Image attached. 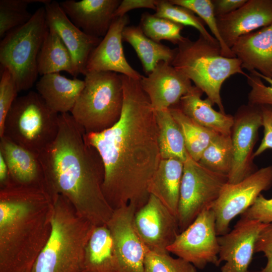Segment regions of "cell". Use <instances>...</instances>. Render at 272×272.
I'll list each match as a JSON object with an SVG mask.
<instances>
[{
  "label": "cell",
  "mask_w": 272,
  "mask_h": 272,
  "mask_svg": "<svg viewBox=\"0 0 272 272\" xmlns=\"http://www.w3.org/2000/svg\"><path fill=\"white\" fill-rule=\"evenodd\" d=\"M174 4L185 7L196 14L210 28L214 37L219 42L222 55L226 57H236L231 49L224 43L218 28L212 0H169Z\"/></svg>",
  "instance_id": "obj_35"
},
{
  "label": "cell",
  "mask_w": 272,
  "mask_h": 272,
  "mask_svg": "<svg viewBox=\"0 0 272 272\" xmlns=\"http://www.w3.org/2000/svg\"><path fill=\"white\" fill-rule=\"evenodd\" d=\"M48 0H1L0 37L3 38L11 30L26 23L33 14L27 11L29 5L44 4Z\"/></svg>",
  "instance_id": "obj_34"
},
{
  "label": "cell",
  "mask_w": 272,
  "mask_h": 272,
  "mask_svg": "<svg viewBox=\"0 0 272 272\" xmlns=\"http://www.w3.org/2000/svg\"><path fill=\"white\" fill-rule=\"evenodd\" d=\"M0 154L7 165L10 183L47 191L44 169L38 154L5 137L0 138Z\"/></svg>",
  "instance_id": "obj_21"
},
{
  "label": "cell",
  "mask_w": 272,
  "mask_h": 272,
  "mask_svg": "<svg viewBox=\"0 0 272 272\" xmlns=\"http://www.w3.org/2000/svg\"><path fill=\"white\" fill-rule=\"evenodd\" d=\"M247 0H212L216 17L230 14L242 7Z\"/></svg>",
  "instance_id": "obj_42"
},
{
  "label": "cell",
  "mask_w": 272,
  "mask_h": 272,
  "mask_svg": "<svg viewBox=\"0 0 272 272\" xmlns=\"http://www.w3.org/2000/svg\"><path fill=\"white\" fill-rule=\"evenodd\" d=\"M133 224L144 245L153 252H169L168 247L179 233L177 217L152 194L136 211Z\"/></svg>",
  "instance_id": "obj_13"
},
{
  "label": "cell",
  "mask_w": 272,
  "mask_h": 272,
  "mask_svg": "<svg viewBox=\"0 0 272 272\" xmlns=\"http://www.w3.org/2000/svg\"><path fill=\"white\" fill-rule=\"evenodd\" d=\"M85 86L71 115L85 133L109 128L119 119L123 104L120 74L112 72H88Z\"/></svg>",
  "instance_id": "obj_7"
},
{
  "label": "cell",
  "mask_w": 272,
  "mask_h": 272,
  "mask_svg": "<svg viewBox=\"0 0 272 272\" xmlns=\"http://www.w3.org/2000/svg\"><path fill=\"white\" fill-rule=\"evenodd\" d=\"M177 46L171 64L205 93L220 112L226 113L221 97V87L231 76L240 74L247 76L241 61L237 57L224 56L219 44L210 42L200 35L194 41L185 37Z\"/></svg>",
  "instance_id": "obj_5"
},
{
  "label": "cell",
  "mask_w": 272,
  "mask_h": 272,
  "mask_svg": "<svg viewBox=\"0 0 272 272\" xmlns=\"http://www.w3.org/2000/svg\"><path fill=\"white\" fill-rule=\"evenodd\" d=\"M38 74L41 76L64 71L74 77L77 76L71 55L57 33L48 28L39 52Z\"/></svg>",
  "instance_id": "obj_28"
},
{
  "label": "cell",
  "mask_w": 272,
  "mask_h": 272,
  "mask_svg": "<svg viewBox=\"0 0 272 272\" xmlns=\"http://www.w3.org/2000/svg\"><path fill=\"white\" fill-rule=\"evenodd\" d=\"M263 127V137L256 151L254 152V158L264 152L272 149V106H260Z\"/></svg>",
  "instance_id": "obj_40"
},
{
  "label": "cell",
  "mask_w": 272,
  "mask_h": 272,
  "mask_svg": "<svg viewBox=\"0 0 272 272\" xmlns=\"http://www.w3.org/2000/svg\"><path fill=\"white\" fill-rule=\"evenodd\" d=\"M48 28L54 31L69 50L77 76L86 74L89 56L102 38L90 36L76 26L59 3L48 0L44 4Z\"/></svg>",
  "instance_id": "obj_16"
},
{
  "label": "cell",
  "mask_w": 272,
  "mask_h": 272,
  "mask_svg": "<svg viewBox=\"0 0 272 272\" xmlns=\"http://www.w3.org/2000/svg\"><path fill=\"white\" fill-rule=\"evenodd\" d=\"M158 0H123L114 14V17H122L133 9H151L156 10Z\"/></svg>",
  "instance_id": "obj_41"
},
{
  "label": "cell",
  "mask_w": 272,
  "mask_h": 272,
  "mask_svg": "<svg viewBox=\"0 0 272 272\" xmlns=\"http://www.w3.org/2000/svg\"><path fill=\"white\" fill-rule=\"evenodd\" d=\"M267 224L241 217L231 231L218 236L221 272H249L257 240Z\"/></svg>",
  "instance_id": "obj_15"
},
{
  "label": "cell",
  "mask_w": 272,
  "mask_h": 272,
  "mask_svg": "<svg viewBox=\"0 0 272 272\" xmlns=\"http://www.w3.org/2000/svg\"><path fill=\"white\" fill-rule=\"evenodd\" d=\"M233 158L231 135L218 134L205 150L198 162L212 171L228 175Z\"/></svg>",
  "instance_id": "obj_31"
},
{
  "label": "cell",
  "mask_w": 272,
  "mask_h": 272,
  "mask_svg": "<svg viewBox=\"0 0 272 272\" xmlns=\"http://www.w3.org/2000/svg\"><path fill=\"white\" fill-rule=\"evenodd\" d=\"M144 272H197L191 263L180 257L174 258L169 252L148 251L144 262Z\"/></svg>",
  "instance_id": "obj_36"
},
{
  "label": "cell",
  "mask_w": 272,
  "mask_h": 272,
  "mask_svg": "<svg viewBox=\"0 0 272 272\" xmlns=\"http://www.w3.org/2000/svg\"><path fill=\"white\" fill-rule=\"evenodd\" d=\"M51 231L31 272H82L85 250L94 227L61 195L52 198Z\"/></svg>",
  "instance_id": "obj_4"
},
{
  "label": "cell",
  "mask_w": 272,
  "mask_h": 272,
  "mask_svg": "<svg viewBox=\"0 0 272 272\" xmlns=\"http://www.w3.org/2000/svg\"><path fill=\"white\" fill-rule=\"evenodd\" d=\"M139 26L147 37L158 43L165 40L178 45L185 38L181 34L183 25L149 12L142 14Z\"/></svg>",
  "instance_id": "obj_32"
},
{
  "label": "cell",
  "mask_w": 272,
  "mask_h": 272,
  "mask_svg": "<svg viewBox=\"0 0 272 272\" xmlns=\"http://www.w3.org/2000/svg\"><path fill=\"white\" fill-rule=\"evenodd\" d=\"M136 211L130 204L114 209L106 224L113 241L118 272H144L145 259L149 250L134 226Z\"/></svg>",
  "instance_id": "obj_14"
},
{
  "label": "cell",
  "mask_w": 272,
  "mask_h": 272,
  "mask_svg": "<svg viewBox=\"0 0 272 272\" xmlns=\"http://www.w3.org/2000/svg\"><path fill=\"white\" fill-rule=\"evenodd\" d=\"M58 129L59 114L32 91L16 98L5 118L0 138L5 137L39 154L54 141Z\"/></svg>",
  "instance_id": "obj_6"
},
{
  "label": "cell",
  "mask_w": 272,
  "mask_h": 272,
  "mask_svg": "<svg viewBox=\"0 0 272 272\" xmlns=\"http://www.w3.org/2000/svg\"><path fill=\"white\" fill-rule=\"evenodd\" d=\"M85 133L71 114H59L56 138L38 155L52 199L64 196L80 216L94 226L102 225L107 223L114 209L103 193L101 159L85 140Z\"/></svg>",
  "instance_id": "obj_2"
},
{
  "label": "cell",
  "mask_w": 272,
  "mask_h": 272,
  "mask_svg": "<svg viewBox=\"0 0 272 272\" xmlns=\"http://www.w3.org/2000/svg\"><path fill=\"white\" fill-rule=\"evenodd\" d=\"M272 248V223L267 224L261 232L256 242L255 253Z\"/></svg>",
  "instance_id": "obj_43"
},
{
  "label": "cell",
  "mask_w": 272,
  "mask_h": 272,
  "mask_svg": "<svg viewBox=\"0 0 272 272\" xmlns=\"http://www.w3.org/2000/svg\"><path fill=\"white\" fill-rule=\"evenodd\" d=\"M161 159H177L183 163L187 152L181 129L169 109L155 111Z\"/></svg>",
  "instance_id": "obj_29"
},
{
  "label": "cell",
  "mask_w": 272,
  "mask_h": 272,
  "mask_svg": "<svg viewBox=\"0 0 272 272\" xmlns=\"http://www.w3.org/2000/svg\"><path fill=\"white\" fill-rule=\"evenodd\" d=\"M121 0H66L59 3L72 23L84 33L102 38L107 34Z\"/></svg>",
  "instance_id": "obj_20"
},
{
  "label": "cell",
  "mask_w": 272,
  "mask_h": 272,
  "mask_svg": "<svg viewBox=\"0 0 272 272\" xmlns=\"http://www.w3.org/2000/svg\"><path fill=\"white\" fill-rule=\"evenodd\" d=\"M169 109L182 132L188 154L198 162L205 150L218 133L191 120L177 105Z\"/></svg>",
  "instance_id": "obj_30"
},
{
  "label": "cell",
  "mask_w": 272,
  "mask_h": 272,
  "mask_svg": "<svg viewBox=\"0 0 272 272\" xmlns=\"http://www.w3.org/2000/svg\"><path fill=\"white\" fill-rule=\"evenodd\" d=\"M10 176L7 165L3 156L0 154V188L8 185Z\"/></svg>",
  "instance_id": "obj_44"
},
{
  "label": "cell",
  "mask_w": 272,
  "mask_h": 272,
  "mask_svg": "<svg viewBox=\"0 0 272 272\" xmlns=\"http://www.w3.org/2000/svg\"><path fill=\"white\" fill-rule=\"evenodd\" d=\"M155 11V16L168 19L183 26L193 27L206 39L212 43L220 45L218 40L207 31L203 21L190 10L174 5L169 0H158Z\"/></svg>",
  "instance_id": "obj_33"
},
{
  "label": "cell",
  "mask_w": 272,
  "mask_h": 272,
  "mask_svg": "<svg viewBox=\"0 0 272 272\" xmlns=\"http://www.w3.org/2000/svg\"><path fill=\"white\" fill-rule=\"evenodd\" d=\"M246 77L251 87L248 96V104L252 105L272 106V79L266 77L256 71Z\"/></svg>",
  "instance_id": "obj_37"
},
{
  "label": "cell",
  "mask_w": 272,
  "mask_h": 272,
  "mask_svg": "<svg viewBox=\"0 0 272 272\" xmlns=\"http://www.w3.org/2000/svg\"><path fill=\"white\" fill-rule=\"evenodd\" d=\"M183 172L182 161L174 158L161 159L149 187L150 193L177 217Z\"/></svg>",
  "instance_id": "obj_26"
},
{
  "label": "cell",
  "mask_w": 272,
  "mask_h": 272,
  "mask_svg": "<svg viewBox=\"0 0 272 272\" xmlns=\"http://www.w3.org/2000/svg\"><path fill=\"white\" fill-rule=\"evenodd\" d=\"M122 40L133 48L148 75L160 62L171 63L176 48L171 49L147 37L139 26H126L122 31Z\"/></svg>",
  "instance_id": "obj_27"
},
{
  "label": "cell",
  "mask_w": 272,
  "mask_h": 272,
  "mask_svg": "<svg viewBox=\"0 0 272 272\" xmlns=\"http://www.w3.org/2000/svg\"><path fill=\"white\" fill-rule=\"evenodd\" d=\"M129 22L127 15L115 18L107 34L91 53L86 73L112 72L140 80L143 76L128 63L122 46V31Z\"/></svg>",
  "instance_id": "obj_18"
},
{
  "label": "cell",
  "mask_w": 272,
  "mask_h": 272,
  "mask_svg": "<svg viewBox=\"0 0 272 272\" xmlns=\"http://www.w3.org/2000/svg\"><path fill=\"white\" fill-rule=\"evenodd\" d=\"M48 30L45 9L41 7L29 21L8 32L1 41V65L10 72L19 92L31 88L37 79V57Z\"/></svg>",
  "instance_id": "obj_8"
},
{
  "label": "cell",
  "mask_w": 272,
  "mask_h": 272,
  "mask_svg": "<svg viewBox=\"0 0 272 272\" xmlns=\"http://www.w3.org/2000/svg\"><path fill=\"white\" fill-rule=\"evenodd\" d=\"M234 117L231 138L233 162L228 175V183H236L257 169L253 163V148L262 126L260 106L247 104L240 106Z\"/></svg>",
  "instance_id": "obj_12"
},
{
  "label": "cell",
  "mask_w": 272,
  "mask_h": 272,
  "mask_svg": "<svg viewBox=\"0 0 272 272\" xmlns=\"http://www.w3.org/2000/svg\"><path fill=\"white\" fill-rule=\"evenodd\" d=\"M228 180L227 175L205 168L187 153L183 163L178 207L179 233L202 211L211 209Z\"/></svg>",
  "instance_id": "obj_9"
},
{
  "label": "cell",
  "mask_w": 272,
  "mask_h": 272,
  "mask_svg": "<svg viewBox=\"0 0 272 272\" xmlns=\"http://www.w3.org/2000/svg\"><path fill=\"white\" fill-rule=\"evenodd\" d=\"M143 90L155 111L177 105L193 86L191 80L171 64L162 61L140 80Z\"/></svg>",
  "instance_id": "obj_17"
},
{
  "label": "cell",
  "mask_w": 272,
  "mask_h": 272,
  "mask_svg": "<svg viewBox=\"0 0 272 272\" xmlns=\"http://www.w3.org/2000/svg\"><path fill=\"white\" fill-rule=\"evenodd\" d=\"M82 272H118L113 241L106 224L94 227L86 246Z\"/></svg>",
  "instance_id": "obj_25"
},
{
  "label": "cell",
  "mask_w": 272,
  "mask_h": 272,
  "mask_svg": "<svg viewBox=\"0 0 272 272\" xmlns=\"http://www.w3.org/2000/svg\"><path fill=\"white\" fill-rule=\"evenodd\" d=\"M241 215L242 218L262 223H272V198L267 199L259 194L254 203Z\"/></svg>",
  "instance_id": "obj_39"
},
{
  "label": "cell",
  "mask_w": 272,
  "mask_h": 272,
  "mask_svg": "<svg viewBox=\"0 0 272 272\" xmlns=\"http://www.w3.org/2000/svg\"><path fill=\"white\" fill-rule=\"evenodd\" d=\"M85 81L67 78L59 73L42 76L36 88L47 105L60 114L71 112L85 86Z\"/></svg>",
  "instance_id": "obj_23"
},
{
  "label": "cell",
  "mask_w": 272,
  "mask_h": 272,
  "mask_svg": "<svg viewBox=\"0 0 272 272\" xmlns=\"http://www.w3.org/2000/svg\"><path fill=\"white\" fill-rule=\"evenodd\" d=\"M218 237L215 213L212 209H207L178 234L167 251L200 269L210 263L218 266L220 264Z\"/></svg>",
  "instance_id": "obj_10"
},
{
  "label": "cell",
  "mask_w": 272,
  "mask_h": 272,
  "mask_svg": "<svg viewBox=\"0 0 272 272\" xmlns=\"http://www.w3.org/2000/svg\"><path fill=\"white\" fill-rule=\"evenodd\" d=\"M53 201L41 188H0V272H31L51 231Z\"/></svg>",
  "instance_id": "obj_3"
},
{
  "label": "cell",
  "mask_w": 272,
  "mask_h": 272,
  "mask_svg": "<svg viewBox=\"0 0 272 272\" xmlns=\"http://www.w3.org/2000/svg\"><path fill=\"white\" fill-rule=\"evenodd\" d=\"M231 49L242 69L272 79V23L240 37Z\"/></svg>",
  "instance_id": "obj_22"
},
{
  "label": "cell",
  "mask_w": 272,
  "mask_h": 272,
  "mask_svg": "<svg viewBox=\"0 0 272 272\" xmlns=\"http://www.w3.org/2000/svg\"><path fill=\"white\" fill-rule=\"evenodd\" d=\"M123 104L118 120L85 139L104 167L102 189L114 210L128 204L137 210L148 201L151 180L161 160L155 112L140 80L120 74Z\"/></svg>",
  "instance_id": "obj_1"
},
{
  "label": "cell",
  "mask_w": 272,
  "mask_h": 272,
  "mask_svg": "<svg viewBox=\"0 0 272 272\" xmlns=\"http://www.w3.org/2000/svg\"><path fill=\"white\" fill-rule=\"evenodd\" d=\"M203 92L193 86L177 106L189 118L218 134L231 135L233 116L215 110L208 99H202Z\"/></svg>",
  "instance_id": "obj_24"
},
{
  "label": "cell",
  "mask_w": 272,
  "mask_h": 272,
  "mask_svg": "<svg viewBox=\"0 0 272 272\" xmlns=\"http://www.w3.org/2000/svg\"><path fill=\"white\" fill-rule=\"evenodd\" d=\"M16 83L10 72L6 69L2 70L0 79V131L2 130L5 118L18 93Z\"/></svg>",
  "instance_id": "obj_38"
},
{
  "label": "cell",
  "mask_w": 272,
  "mask_h": 272,
  "mask_svg": "<svg viewBox=\"0 0 272 272\" xmlns=\"http://www.w3.org/2000/svg\"><path fill=\"white\" fill-rule=\"evenodd\" d=\"M272 186V165L257 169L236 183H227L211 209L216 216L218 236L229 232L231 221L241 215L262 191Z\"/></svg>",
  "instance_id": "obj_11"
},
{
  "label": "cell",
  "mask_w": 272,
  "mask_h": 272,
  "mask_svg": "<svg viewBox=\"0 0 272 272\" xmlns=\"http://www.w3.org/2000/svg\"><path fill=\"white\" fill-rule=\"evenodd\" d=\"M263 252L267 258V263L260 272H272V248L267 249Z\"/></svg>",
  "instance_id": "obj_45"
},
{
  "label": "cell",
  "mask_w": 272,
  "mask_h": 272,
  "mask_svg": "<svg viewBox=\"0 0 272 272\" xmlns=\"http://www.w3.org/2000/svg\"><path fill=\"white\" fill-rule=\"evenodd\" d=\"M216 19L222 40L231 49L240 37L272 23V0H247L239 9Z\"/></svg>",
  "instance_id": "obj_19"
}]
</instances>
